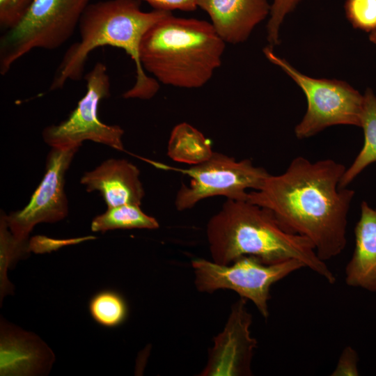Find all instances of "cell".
I'll return each mask as SVG.
<instances>
[{
    "label": "cell",
    "mask_w": 376,
    "mask_h": 376,
    "mask_svg": "<svg viewBox=\"0 0 376 376\" xmlns=\"http://www.w3.org/2000/svg\"><path fill=\"white\" fill-rule=\"evenodd\" d=\"M359 357L357 351L350 346L342 351L331 376H357Z\"/></svg>",
    "instance_id": "25"
},
{
    "label": "cell",
    "mask_w": 376,
    "mask_h": 376,
    "mask_svg": "<svg viewBox=\"0 0 376 376\" xmlns=\"http://www.w3.org/2000/svg\"><path fill=\"white\" fill-rule=\"evenodd\" d=\"M5 213L0 217V297L1 304L3 297L13 294L14 286L7 278V270L19 259L24 258L30 251L29 241L17 240L10 230Z\"/></svg>",
    "instance_id": "19"
},
{
    "label": "cell",
    "mask_w": 376,
    "mask_h": 376,
    "mask_svg": "<svg viewBox=\"0 0 376 376\" xmlns=\"http://www.w3.org/2000/svg\"><path fill=\"white\" fill-rule=\"evenodd\" d=\"M242 297L230 307L222 331L214 337L206 366L201 376L252 375L251 368L256 340L251 337L252 315Z\"/></svg>",
    "instance_id": "11"
},
{
    "label": "cell",
    "mask_w": 376,
    "mask_h": 376,
    "mask_svg": "<svg viewBox=\"0 0 376 376\" xmlns=\"http://www.w3.org/2000/svg\"><path fill=\"white\" fill-rule=\"evenodd\" d=\"M93 320L105 327H116L125 322L127 306L123 297L117 292L104 290L94 295L88 305Z\"/></svg>",
    "instance_id": "20"
},
{
    "label": "cell",
    "mask_w": 376,
    "mask_h": 376,
    "mask_svg": "<svg viewBox=\"0 0 376 376\" xmlns=\"http://www.w3.org/2000/svg\"><path fill=\"white\" fill-rule=\"evenodd\" d=\"M191 266L198 291L212 293L218 290H233L240 297L251 301L265 319L269 315L268 302L272 285L306 267L296 259L267 265L251 256H242L228 265L195 258Z\"/></svg>",
    "instance_id": "7"
},
{
    "label": "cell",
    "mask_w": 376,
    "mask_h": 376,
    "mask_svg": "<svg viewBox=\"0 0 376 376\" xmlns=\"http://www.w3.org/2000/svg\"><path fill=\"white\" fill-rule=\"evenodd\" d=\"M150 4L154 10L171 12L174 10L194 11L198 8V0H138Z\"/></svg>",
    "instance_id": "26"
},
{
    "label": "cell",
    "mask_w": 376,
    "mask_h": 376,
    "mask_svg": "<svg viewBox=\"0 0 376 376\" xmlns=\"http://www.w3.org/2000/svg\"><path fill=\"white\" fill-rule=\"evenodd\" d=\"M139 175V169L129 161L109 159L86 172L80 182L88 192L99 191L107 207L125 204L140 205L145 191Z\"/></svg>",
    "instance_id": "14"
},
{
    "label": "cell",
    "mask_w": 376,
    "mask_h": 376,
    "mask_svg": "<svg viewBox=\"0 0 376 376\" xmlns=\"http://www.w3.org/2000/svg\"><path fill=\"white\" fill-rule=\"evenodd\" d=\"M95 238V237L88 236L73 239L56 240L38 235L33 237L29 240V250L36 253H43L57 250L64 246L78 244Z\"/></svg>",
    "instance_id": "24"
},
{
    "label": "cell",
    "mask_w": 376,
    "mask_h": 376,
    "mask_svg": "<svg viewBox=\"0 0 376 376\" xmlns=\"http://www.w3.org/2000/svg\"><path fill=\"white\" fill-rule=\"evenodd\" d=\"M91 0H34L21 22L0 38V73L35 49L61 47L78 28Z\"/></svg>",
    "instance_id": "5"
},
{
    "label": "cell",
    "mask_w": 376,
    "mask_h": 376,
    "mask_svg": "<svg viewBox=\"0 0 376 376\" xmlns=\"http://www.w3.org/2000/svg\"><path fill=\"white\" fill-rule=\"evenodd\" d=\"M345 8L354 27L370 32L376 29V0H347Z\"/></svg>",
    "instance_id": "21"
},
{
    "label": "cell",
    "mask_w": 376,
    "mask_h": 376,
    "mask_svg": "<svg viewBox=\"0 0 376 376\" xmlns=\"http://www.w3.org/2000/svg\"><path fill=\"white\" fill-rule=\"evenodd\" d=\"M138 0H107L90 3L78 25L79 39L66 50L56 70L50 91L63 88L68 81L84 77L85 64L96 48L111 46L123 49L135 65L134 85L123 93L125 99L147 100L159 91V83L143 70L140 45L146 31L171 12H143Z\"/></svg>",
    "instance_id": "3"
},
{
    "label": "cell",
    "mask_w": 376,
    "mask_h": 376,
    "mask_svg": "<svg viewBox=\"0 0 376 376\" xmlns=\"http://www.w3.org/2000/svg\"><path fill=\"white\" fill-rule=\"evenodd\" d=\"M361 127L364 132L363 148L346 168L340 182V187H347L368 166L376 162V95L370 88H367L363 94Z\"/></svg>",
    "instance_id": "17"
},
{
    "label": "cell",
    "mask_w": 376,
    "mask_h": 376,
    "mask_svg": "<svg viewBox=\"0 0 376 376\" xmlns=\"http://www.w3.org/2000/svg\"><path fill=\"white\" fill-rule=\"evenodd\" d=\"M263 52L270 62L279 66L299 86L306 97V111L295 127L297 139L311 137L333 125L361 127L363 95L352 86L341 80L305 75L276 55L270 46L266 47Z\"/></svg>",
    "instance_id": "6"
},
{
    "label": "cell",
    "mask_w": 376,
    "mask_h": 376,
    "mask_svg": "<svg viewBox=\"0 0 376 376\" xmlns=\"http://www.w3.org/2000/svg\"><path fill=\"white\" fill-rule=\"evenodd\" d=\"M0 375H38L48 373L54 360L36 335L1 319Z\"/></svg>",
    "instance_id": "12"
},
{
    "label": "cell",
    "mask_w": 376,
    "mask_h": 376,
    "mask_svg": "<svg viewBox=\"0 0 376 376\" xmlns=\"http://www.w3.org/2000/svg\"><path fill=\"white\" fill-rule=\"evenodd\" d=\"M355 247L345 269L347 285L376 292V209L363 201L354 228Z\"/></svg>",
    "instance_id": "15"
},
{
    "label": "cell",
    "mask_w": 376,
    "mask_h": 376,
    "mask_svg": "<svg viewBox=\"0 0 376 376\" xmlns=\"http://www.w3.org/2000/svg\"><path fill=\"white\" fill-rule=\"evenodd\" d=\"M300 1L301 0H273L267 24V39L272 48L280 43V28L285 17L296 8Z\"/></svg>",
    "instance_id": "22"
},
{
    "label": "cell",
    "mask_w": 376,
    "mask_h": 376,
    "mask_svg": "<svg viewBox=\"0 0 376 376\" xmlns=\"http://www.w3.org/2000/svg\"><path fill=\"white\" fill-rule=\"evenodd\" d=\"M34 0H0V28L4 32L17 26Z\"/></svg>",
    "instance_id": "23"
},
{
    "label": "cell",
    "mask_w": 376,
    "mask_h": 376,
    "mask_svg": "<svg viewBox=\"0 0 376 376\" xmlns=\"http://www.w3.org/2000/svg\"><path fill=\"white\" fill-rule=\"evenodd\" d=\"M177 171L191 178L189 185L182 183L176 192L174 205L178 211L191 209L202 200L213 196L246 200L248 190L260 189L269 175L250 159L238 161L215 152L201 164Z\"/></svg>",
    "instance_id": "9"
},
{
    "label": "cell",
    "mask_w": 376,
    "mask_h": 376,
    "mask_svg": "<svg viewBox=\"0 0 376 376\" xmlns=\"http://www.w3.org/2000/svg\"><path fill=\"white\" fill-rule=\"evenodd\" d=\"M225 47L211 23L170 13L143 36L140 61L143 70L159 83L198 88L221 65Z\"/></svg>",
    "instance_id": "4"
},
{
    "label": "cell",
    "mask_w": 376,
    "mask_h": 376,
    "mask_svg": "<svg viewBox=\"0 0 376 376\" xmlns=\"http://www.w3.org/2000/svg\"><path fill=\"white\" fill-rule=\"evenodd\" d=\"M345 166L331 159L311 162L299 156L286 170L269 175L246 200L269 210L287 231L304 236L323 261L347 244V214L354 191L340 187Z\"/></svg>",
    "instance_id": "1"
},
{
    "label": "cell",
    "mask_w": 376,
    "mask_h": 376,
    "mask_svg": "<svg viewBox=\"0 0 376 376\" xmlns=\"http://www.w3.org/2000/svg\"><path fill=\"white\" fill-rule=\"evenodd\" d=\"M206 236L216 263L228 265L245 256L267 265L296 259L329 283L336 282L308 239L287 231L269 210L247 200L226 199L209 219Z\"/></svg>",
    "instance_id": "2"
},
{
    "label": "cell",
    "mask_w": 376,
    "mask_h": 376,
    "mask_svg": "<svg viewBox=\"0 0 376 376\" xmlns=\"http://www.w3.org/2000/svg\"><path fill=\"white\" fill-rule=\"evenodd\" d=\"M157 219L146 214L140 205L125 204L107 207L102 214L97 215L91 221L93 232L105 233L116 229H157Z\"/></svg>",
    "instance_id": "18"
},
{
    "label": "cell",
    "mask_w": 376,
    "mask_h": 376,
    "mask_svg": "<svg viewBox=\"0 0 376 376\" xmlns=\"http://www.w3.org/2000/svg\"><path fill=\"white\" fill-rule=\"evenodd\" d=\"M268 0H198L218 36L226 43L244 42L270 14Z\"/></svg>",
    "instance_id": "13"
},
{
    "label": "cell",
    "mask_w": 376,
    "mask_h": 376,
    "mask_svg": "<svg viewBox=\"0 0 376 376\" xmlns=\"http://www.w3.org/2000/svg\"><path fill=\"white\" fill-rule=\"evenodd\" d=\"M369 39L371 42L376 45V29L370 32Z\"/></svg>",
    "instance_id": "27"
},
{
    "label": "cell",
    "mask_w": 376,
    "mask_h": 376,
    "mask_svg": "<svg viewBox=\"0 0 376 376\" xmlns=\"http://www.w3.org/2000/svg\"><path fill=\"white\" fill-rule=\"evenodd\" d=\"M79 149L52 148L47 155L44 176L29 202L22 209L5 214L7 225L17 240L28 241L36 225L55 223L67 217L65 173Z\"/></svg>",
    "instance_id": "10"
},
{
    "label": "cell",
    "mask_w": 376,
    "mask_h": 376,
    "mask_svg": "<svg viewBox=\"0 0 376 376\" xmlns=\"http://www.w3.org/2000/svg\"><path fill=\"white\" fill-rule=\"evenodd\" d=\"M86 93L68 117L58 124L48 125L42 132L44 141L52 148L81 147L84 141L124 150V130L117 125H107L100 120V102L111 94V81L104 63L97 62L84 75Z\"/></svg>",
    "instance_id": "8"
},
{
    "label": "cell",
    "mask_w": 376,
    "mask_h": 376,
    "mask_svg": "<svg viewBox=\"0 0 376 376\" xmlns=\"http://www.w3.org/2000/svg\"><path fill=\"white\" fill-rule=\"evenodd\" d=\"M213 152L210 141L191 125L181 123L171 130L167 154L173 161L196 165L208 159Z\"/></svg>",
    "instance_id": "16"
}]
</instances>
